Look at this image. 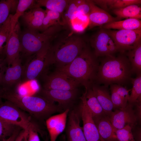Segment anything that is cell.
Returning <instances> with one entry per match:
<instances>
[{"instance_id":"obj_1","label":"cell","mask_w":141,"mask_h":141,"mask_svg":"<svg viewBox=\"0 0 141 141\" xmlns=\"http://www.w3.org/2000/svg\"><path fill=\"white\" fill-rule=\"evenodd\" d=\"M0 98L9 101L39 120H46L52 114L64 111L42 96L21 95L15 91L0 90Z\"/></svg>"},{"instance_id":"obj_2","label":"cell","mask_w":141,"mask_h":141,"mask_svg":"<svg viewBox=\"0 0 141 141\" xmlns=\"http://www.w3.org/2000/svg\"><path fill=\"white\" fill-rule=\"evenodd\" d=\"M103 57L95 80L97 84H103L107 87L114 84L121 85L130 80L133 72L126 55L121 54L117 57L112 55Z\"/></svg>"},{"instance_id":"obj_3","label":"cell","mask_w":141,"mask_h":141,"mask_svg":"<svg viewBox=\"0 0 141 141\" xmlns=\"http://www.w3.org/2000/svg\"><path fill=\"white\" fill-rule=\"evenodd\" d=\"M94 53L86 45L81 53L68 65L57 70L77 81L85 88L91 87L96 80L99 63Z\"/></svg>"},{"instance_id":"obj_4","label":"cell","mask_w":141,"mask_h":141,"mask_svg":"<svg viewBox=\"0 0 141 141\" xmlns=\"http://www.w3.org/2000/svg\"><path fill=\"white\" fill-rule=\"evenodd\" d=\"M58 39L54 45L50 44L49 49L51 64H55L58 67L71 62L86 46L81 37L76 34H69Z\"/></svg>"},{"instance_id":"obj_5","label":"cell","mask_w":141,"mask_h":141,"mask_svg":"<svg viewBox=\"0 0 141 141\" xmlns=\"http://www.w3.org/2000/svg\"><path fill=\"white\" fill-rule=\"evenodd\" d=\"M54 37L26 28L21 32L20 36V52L28 57L50 43Z\"/></svg>"},{"instance_id":"obj_6","label":"cell","mask_w":141,"mask_h":141,"mask_svg":"<svg viewBox=\"0 0 141 141\" xmlns=\"http://www.w3.org/2000/svg\"><path fill=\"white\" fill-rule=\"evenodd\" d=\"M50 45V43L39 52L28 57V62L24 66L21 83L37 79L51 64L49 54Z\"/></svg>"},{"instance_id":"obj_7","label":"cell","mask_w":141,"mask_h":141,"mask_svg":"<svg viewBox=\"0 0 141 141\" xmlns=\"http://www.w3.org/2000/svg\"><path fill=\"white\" fill-rule=\"evenodd\" d=\"M0 119L23 129L28 130L32 128L40 134L43 133L38 127L32 122L30 117L17 107L8 101L0 105Z\"/></svg>"},{"instance_id":"obj_8","label":"cell","mask_w":141,"mask_h":141,"mask_svg":"<svg viewBox=\"0 0 141 141\" xmlns=\"http://www.w3.org/2000/svg\"><path fill=\"white\" fill-rule=\"evenodd\" d=\"M121 54L136 47L141 43V29L113 30L105 29Z\"/></svg>"},{"instance_id":"obj_9","label":"cell","mask_w":141,"mask_h":141,"mask_svg":"<svg viewBox=\"0 0 141 141\" xmlns=\"http://www.w3.org/2000/svg\"><path fill=\"white\" fill-rule=\"evenodd\" d=\"M43 77L44 89L72 90L77 89L80 85L75 79L57 70Z\"/></svg>"},{"instance_id":"obj_10","label":"cell","mask_w":141,"mask_h":141,"mask_svg":"<svg viewBox=\"0 0 141 141\" xmlns=\"http://www.w3.org/2000/svg\"><path fill=\"white\" fill-rule=\"evenodd\" d=\"M101 28L91 40V45L94 50V54L97 57L112 55L118 51L112 38L105 29Z\"/></svg>"},{"instance_id":"obj_11","label":"cell","mask_w":141,"mask_h":141,"mask_svg":"<svg viewBox=\"0 0 141 141\" xmlns=\"http://www.w3.org/2000/svg\"><path fill=\"white\" fill-rule=\"evenodd\" d=\"M11 66L6 67L0 84L4 91H13L21 83L24 66L20 56L13 62Z\"/></svg>"},{"instance_id":"obj_12","label":"cell","mask_w":141,"mask_h":141,"mask_svg":"<svg viewBox=\"0 0 141 141\" xmlns=\"http://www.w3.org/2000/svg\"><path fill=\"white\" fill-rule=\"evenodd\" d=\"M41 96L53 103L57 102L58 105L64 111L70 110L72 108L77 97V89L70 90L42 89L40 91Z\"/></svg>"},{"instance_id":"obj_13","label":"cell","mask_w":141,"mask_h":141,"mask_svg":"<svg viewBox=\"0 0 141 141\" xmlns=\"http://www.w3.org/2000/svg\"><path fill=\"white\" fill-rule=\"evenodd\" d=\"M85 93L80 98L81 100L79 113L83 122V130L86 141H101L97 128L92 114L86 102Z\"/></svg>"},{"instance_id":"obj_14","label":"cell","mask_w":141,"mask_h":141,"mask_svg":"<svg viewBox=\"0 0 141 141\" xmlns=\"http://www.w3.org/2000/svg\"><path fill=\"white\" fill-rule=\"evenodd\" d=\"M133 106L128 103L125 107L116 109L111 112L109 117L115 129L121 128L127 125L132 128L136 125L138 119Z\"/></svg>"},{"instance_id":"obj_15","label":"cell","mask_w":141,"mask_h":141,"mask_svg":"<svg viewBox=\"0 0 141 141\" xmlns=\"http://www.w3.org/2000/svg\"><path fill=\"white\" fill-rule=\"evenodd\" d=\"M21 32L18 22L12 31L5 46L3 53H4L5 57L3 61L8 67L11 65L14 61L20 56V36Z\"/></svg>"},{"instance_id":"obj_16","label":"cell","mask_w":141,"mask_h":141,"mask_svg":"<svg viewBox=\"0 0 141 141\" xmlns=\"http://www.w3.org/2000/svg\"><path fill=\"white\" fill-rule=\"evenodd\" d=\"M74 109L68 115L66 132L68 141H86L83 129L80 125L79 114Z\"/></svg>"},{"instance_id":"obj_17","label":"cell","mask_w":141,"mask_h":141,"mask_svg":"<svg viewBox=\"0 0 141 141\" xmlns=\"http://www.w3.org/2000/svg\"><path fill=\"white\" fill-rule=\"evenodd\" d=\"M69 110L67 109L60 114L51 116L46 120V125L50 136V141H56L58 136L65 129Z\"/></svg>"},{"instance_id":"obj_18","label":"cell","mask_w":141,"mask_h":141,"mask_svg":"<svg viewBox=\"0 0 141 141\" xmlns=\"http://www.w3.org/2000/svg\"><path fill=\"white\" fill-rule=\"evenodd\" d=\"M45 13V10L37 7L26 11L21 17L26 29L39 32L42 31Z\"/></svg>"},{"instance_id":"obj_19","label":"cell","mask_w":141,"mask_h":141,"mask_svg":"<svg viewBox=\"0 0 141 141\" xmlns=\"http://www.w3.org/2000/svg\"><path fill=\"white\" fill-rule=\"evenodd\" d=\"M91 10L88 16V26L92 28L97 26L101 27L104 25L112 22L119 21L120 19L114 17L102 8L98 7L90 0Z\"/></svg>"},{"instance_id":"obj_20","label":"cell","mask_w":141,"mask_h":141,"mask_svg":"<svg viewBox=\"0 0 141 141\" xmlns=\"http://www.w3.org/2000/svg\"><path fill=\"white\" fill-rule=\"evenodd\" d=\"M100 136L105 141H119L116 134L115 129L111 124L109 116L104 115L93 118Z\"/></svg>"},{"instance_id":"obj_21","label":"cell","mask_w":141,"mask_h":141,"mask_svg":"<svg viewBox=\"0 0 141 141\" xmlns=\"http://www.w3.org/2000/svg\"><path fill=\"white\" fill-rule=\"evenodd\" d=\"M108 87L94 84L91 87L104 113L109 116L114 108Z\"/></svg>"},{"instance_id":"obj_22","label":"cell","mask_w":141,"mask_h":141,"mask_svg":"<svg viewBox=\"0 0 141 141\" xmlns=\"http://www.w3.org/2000/svg\"><path fill=\"white\" fill-rule=\"evenodd\" d=\"M45 13L41 31L42 32L49 28L60 29L66 26L62 14L47 9Z\"/></svg>"},{"instance_id":"obj_23","label":"cell","mask_w":141,"mask_h":141,"mask_svg":"<svg viewBox=\"0 0 141 141\" xmlns=\"http://www.w3.org/2000/svg\"><path fill=\"white\" fill-rule=\"evenodd\" d=\"M105 29L136 30L141 29V20L136 19H128L109 22L101 27Z\"/></svg>"},{"instance_id":"obj_24","label":"cell","mask_w":141,"mask_h":141,"mask_svg":"<svg viewBox=\"0 0 141 141\" xmlns=\"http://www.w3.org/2000/svg\"><path fill=\"white\" fill-rule=\"evenodd\" d=\"M96 5H99L106 11L122 8L133 4H140L141 0H92Z\"/></svg>"},{"instance_id":"obj_25","label":"cell","mask_w":141,"mask_h":141,"mask_svg":"<svg viewBox=\"0 0 141 141\" xmlns=\"http://www.w3.org/2000/svg\"><path fill=\"white\" fill-rule=\"evenodd\" d=\"M85 92L86 103L92 114L93 118L99 117L106 114L95 96L91 87L85 88Z\"/></svg>"},{"instance_id":"obj_26","label":"cell","mask_w":141,"mask_h":141,"mask_svg":"<svg viewBox=\"0 0 141 141\" xmlns=\"http://www.w3.org/2000/svg\"><path fill=\"white\" fill-rule=\"evenodd\" d=\"M68 0H37L32 8L44 7L46 9L63 15L69 2Z\"/></svg>"},{"instance_id":"obj_27","label":"cell","mask_w":141,"mask_h":141,"mask_svg":"<svg viewBox=\"0 0 141 141\" xmlns=\"http://www.w3.org/2000/svg\"><path fill=\"white\" fill-rule=\"evenodd\" d=\"M140 4H133L125 8L113 10L117 18L136 19L141 20V8Z\"/></svg>"},{"instance_id":"obj_28","label":"cell","mask_w":141,"mask_h":141,"mask_svg":"<svg viewBox=\"0 0 141 141\" xmlns=\"http://www.w3.org/2000/svg\"><path fill=\"white\" fill-rule=\"evenodd\" d=\"M126 52V55L130 62L133 73H135L137 75L141 74V43Z\"/></svg>"},{"instance_id":"obj_29","label":"cell","mask_w":141,"mask_h":141,"mask_svg":"<svg viewBox=\"0 0 141 141\" xmlns=\"http://www.w3.org/2000/svg\"><path fill=\"white\" fill-rule=\"evenodd\" d=\"M36 0H19L14 14L12 15L11 19L12 31L14 29L20 17L28 9L32 8L35 5Z\"/></svg>"},{"instance_id":"obj_30","label":"cell","mask_w":141,"mask_h":141,"mask_svg":"<svg viewBox=\"0 0 141 141\" xmlns=\"http://www.w3.org/2000/svg\"><path fill=\"white\" fill-rule=\"evenodd\" d=\"M133 87L128 99V103L134 105L141 101V75H137L135 78H131Z\"/></svg>"},{"instance_id":"obj_31","label":"cell","mask_w":141,"mask_h":141,"mask_svg":"<svg viewBox=\"0 0 141 141\" xmlns=\"http://www.w3.org/2000/svg\"><path fill=\"white\" fill-rule=\"evenodd\" d=\"M18 1L13 0L0 1V26L7 19L10 11L16 8Z\"/></svg>"},{"instance_id":"obj_32","label":"cell","mask_w":141,"mask_h":141,"mask_svg":"<svg viewBox=\"0 0 141 141\" xmlns=\"http://www.w3.org/2000/svg\"><path fill=\"white\" fill-rule=\"evenodd\" d=\"M12 15L10 14L6 21L0 26V55L3 53L4 45L5 43L6 44L12 31Z\"/></svg>"},{"instance_id":"obj_33","label":"cell","mask_w":141,"mask_h":141,"mask_svg":"<svg viewBox=\"0 0 141 141\" xmlns=\"http://www.w3.org/2000/svg\"><path fill=\"white\" fill-rule=\"evenodd\" d=\"M79 0H70L63 14L64 22L66 26L69 23L78 15L77 6Z\"/></svg>"},{"instance_id":"obj_34","label":"cell","mask_w":141,"mask_h":141,"mask_svg":"<svg viewBox=\"0 0 141 141\" xmlns=\"http://www.w3.org/2000/svg\"><path fill=\"white\" fill-rule=\"evenodd\" d=\"M88 20V16L78 14L71 20L68 25L73 31L77 33L81 32L85 28V22Z\"/></svg>"},{"instance_id":"obj_35","label":"cell","mask_w":141,"mask_h":141,"mask_svg":"<svg viewBox=\"0 0 141 141\" xmlns=\"http://www.w3.org/2000/svg\"><path fill=\"white\" fill-rule=\"evenodd\" d=\"M17 127L0 119V140L9 137Z\"/></svg>"},{"instance_id":"obj_36","label":"cell","mask_w":141,"mask_h":141,"mask_svg":"<svg viewBox=\"0 0 141 141\" xmlns=\"http://www.w3.org/2000/svg\"><path fill=\"white\" fill-rule=\"evenodd\" d=\"M132 127L127 125L122 128L116 130V134L119 141H135Z\"/></svg>"},{"instance_id":"obj_37","label":"cell","mask_w":141,"mask_h":141,"mask_svg":"<svg viewBox=\"0 0 141 141\" xmlns=\"http://www.w3.org/2000/svg\"><path fill=\"white\" fill-rule=\"evenodd\" d=\"M111 98L114 109H118L125 107L127 104L125 103L117 93L111 85H110Z\"/></svg>"},{"instance_id":"obj_38","label":"cell","mask_w":141,"mask_h":141,"mask_svg":"<svg viewBox=\"0 0 141 141\" xmlns=\"http://www.w3.org/2000/svg\"><path fill=\"white\" fill-rule=\"evenodd\" d=\"M111 85L124 102L127 104L130 96L129 92L131 91V89L128 90L126 87L119 84H114Z\"/></svg>"},{"instance_id":"obj_39","label":"cell","mask_w":141,"mask_h":141,"mask_svg":"<svg viewBox=\"0 0 141 141\" xmlns=\"http://www.w3.org/2000/svg\"><path fill=\"white\" fill-rule=\"evenodd\" d=\"M90 10V0H79L77 6L78 14L88 16Z\"/></svg>"},{"instance_id":"obj_40","label":"cell","mask_w":141,"mask_h":141,"mask_svg":"<svg viewBox=\"0 0 141 141\" xmlns=\"http://www.w3.org/2000/svg\"><path fill=\"white\" fill-rule=\"evenodd\" d=\"M28 131L27 141H40L38 132L36 130L31 128Z\"/></svg>"},{"instance_id":"obj_41","label":"cell","mask_w":141,"mask_h":141,"mask_svg":"<svg viewBox=\"0 0 141 141\" xmlns=\"http://www.w3.org/2000/svg\"><path fill=\"white\" fill-rule=\"evenodd\" d=\"M28 133V130L22 129L19 132L15 141H27Z\"/></svg>"},{"instance_id":"obj_42","label":"cell","mask_w":141,"mask_h":141,"mask_svg":"<svg viewBox=\"0 0 141 141\" xmlns=\"http://www.w3.org/2000/svg\"><path fill=\"white\" fill-rule=\"evenodd\" d=\"M21 128L19 127H17L13 134L8 138L3 140L2 141H15L17 137L21 131Z\"/></svg>"},{"instance_id":"obj_43","label":"cell","mask_w":141,"mask_h":141,"mask_svg":"<svg viewBox=\"0 0 141 141\" xmlns=\"http://www.w3.org/2000/svg\"><path fill=\"white\" fill-rule=\"evenodd\" d=\"M5 65L3 59L0 58V68L5 69L6 67H5ZM5 71L0 70V84L1 83L3 76Z\"/></svg>"},{"instance_id":"obj_44","label":"cell","mask_w":141,"mask_h":141,"mask_svg":"<svg viewBox=\"0 0 141 141\" xmlns=\"http://www.w3.org/2000/svg\"><path fill=\"white\" fill-rule=\"evenodd\" d=\"M132 134L135 141H141L140 130H138L134 134L132 133Z\"/></svg>"},{"instance_id":"obj_45","label":"cell","mask_w":141,"mask_h":141,"mask_svg":"<svg viewBox=\"0 0 141 141\" xmlns=\"http://www.w3.org/2000/svg\"><path fill=\"white\" fill-rule=\"evenodd\" d=\"M100 140L101 141H105L100 136Z\"/></svg>"},{"instance_id":"obj_46","label":"cell","mask_w":141,"mask_h":141,"mask_svg":"<svg viewBox=\"0 0 141 141\" xmlns=\"http://www.w3.org/2000/svg\"><path fill=\"white\" fill-rule=\"evenodd\" d=\"M45 139V141H48V137H47Z\"/></svg>"}]
</instances>
